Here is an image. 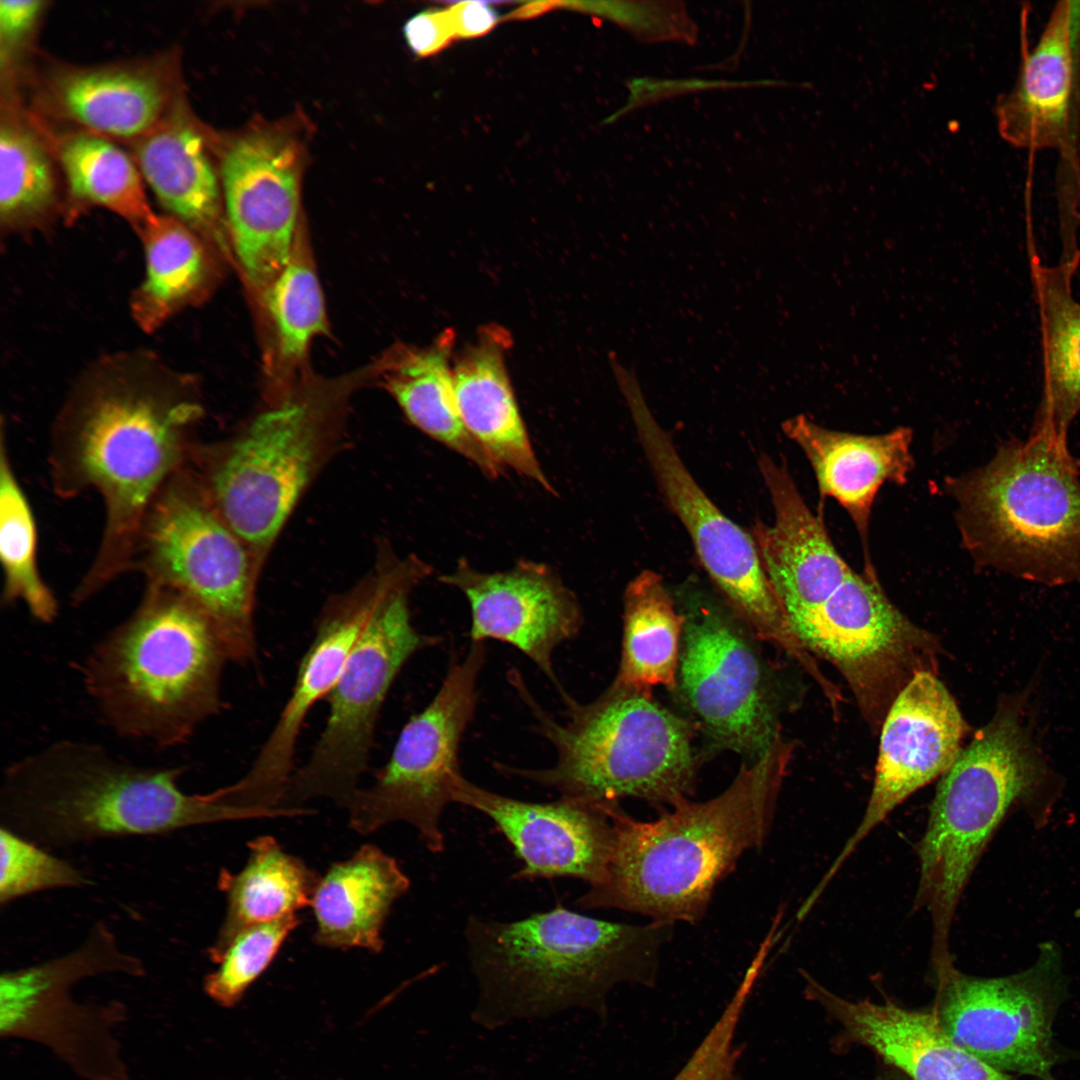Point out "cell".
Here are the masks:
<instances>
[{
    "mask_svg": "<svg viewBox=\"0 0 1080 1080\" xmlns=\"http://www.w3.org/2000/svg\"><path fill=\"white\" fill-rule=\"evenodd\" d=\"M202 414L191 379L145 353L102 360L74 386L51 431V485L62 499L94 491L105 510L99 547L73 591L74 604L131 571L146 515L184 467Z\"/></svg>",
    "mask_w": 1080,
    "mask_h": 1080,
    "instance_id": "obj_1",
    "label": "cell"
},
{
    "mask_svg": "<svg viewBox=\"0 0 1080 1080\" xmlns=\"http://www.w3.org/2000/svg\"><path fill=\"white\" fill-rule=\"evenodd\" d=\"M791 755L780 733L722 793L703 802L685 799L654 821H637L613 806L616 838L606 873L576 905L661 924L700 921L717 884L768 836Z\"/></svg>",
    "mask_w": 1080,
    "mask_h": 1080,
    "instance_id": "obj_2",
    "label": "cell"
},
{
    "mask_svg": "<svg viewBox=\"0 0 1080 1080\" xmlns=\"http://www.w3.org/2000/svg\"><path fill=\"white\" fill-rule=\"evenodd\" d=\"M673 926L614 923L560 904L512 922L471 916L464 935L479 993L473 1016L498 1027L572 1008L602 1013L616 985L655 984Z\"/></svg>",
    "mask_w": 1080,
    "mask_h": 1080,
    "instance_id": "obj_3",
    "label": "cell"
},
{
    "mask_svg": "<svg viewBox=\"0 0 1080 1080\" xmlns=\"http://www.w3.org/2000/svg\"><path fill=\"white\" fill-rule=\"evenodd\" d=\"M183 773V766H136L100 745L62 740L7 768L2 826L42 847H68L254 818L227 786L183 791Z\"/></svg>",
    "mask_w": 1080,
    "mask_h": 1080,
    "instance_id": "obj_4",
    "label": "cell"
},
{
    "mask_svg": "<svg viewBox=\"0 0 1080 1080\" xmlns=\"http://www.w3.org/2000/svg\"><path fill=\"white\" fill-rule=\"evenodd\" d=\"M228 657L206 615L181 593L146 583L134 612L83 665L85 689L121 736L184 744L222 707Z\"/></svg>",
    "mask_w": 1080,
    "mask_h": 1080,
    "instance_id": "obj_5",
    "label": "cell"
},
{
    "mask_svg": "<svg viewBox=\"0 0 1080 1080\" xmlns=\"http://www.w3.org/2000/svg\"><path fill=\"white\" fill-rule=\"evenodd\" d=\"M509 681L557 759L544 769L496 763L503 774L604 806L634 797L657 808L674 807L692 793L698 760L691 728L650 691L613 681L590 703L566 695L561 698L566 720L558 722L536 702L518 671L509 672Z\"/></svg>",
    "mask_w": 1080,
    "mask_h": 1080,
    "instance_id": "obj_6",
    "label": "cell"
},
{
    "mask_svg": "<svg viewBox=\"0 0 1080 1080\" xmlns=\"http://www.w3.org/2000/svg\"><path fill=\"white\" fill-rule=\"evenodd\" d=\"M977 568L1044 585L1080 581V474L1067 443L1032 433L985 465L945 479Z\"/></svg>",
    "mask_w": 1080,
    "mask_h": 1080,
    "instance_id": "obj_7",
    "label": "cell"
},
{
    "mask_svg": "<svg viewBox=\"0 0 1080 1080\" xmlns=\"http://www.w3.org/2000/svg\"><path fill=\"white\" fill-rule=\"evenodd\" d=\"M1021 712L1018 698L1003 700L937 785L918 849L917 893V903L931 916L934 958L951 955L956 907L994 832L1046 777Z\"/></svg>",
    "mask_w": 1080,
    "mask_h": 1080,
    "instance_id": "obj_8",
    "label": "cell"
},
{
    "mask_svg": "<svg viewBox=\"0 0 1080 1080\" xmlns=\"http://www.w3.org/2000/svg\"><path fill=\"white\" fill-rule=\"evenodd\" d=\"M336 397L287 395L236 433L192 443L184 469L263 566L299 500L341 443Z\"/></svg>",
    "mask_w": 1080,
    "mask_h": 1080,
    "instance_id": "obj_9",
    "label": "cell"
},
{
    "mask_svg": "<svg viewBox=\"0 0 1080 1080\" xmlns=\"http://www.w3.org/2000/svg\"><path fill=\"white\" fill-rule=\"evenodd\" d=\"M385 579L336 685L326 697L329 713L306 763L290 777L279 808L301 813L314 798L346 807L365 772L379 715L406 662L441 638L412 624L410 595L431 567L416 556L399 557L383 547Z\"/></svg>",
    "mask_w": 1080,
    "mask_h": 1080,
    "instance_id": "obj_10",
    "label": "cell"
},
{
    "mask_svg": "<svg viewBox=\"0 0 1080 1080\" xmlns=\"http://www.w3.org/2000/svg\"><path fill=\"white\" fill-rule=\"evenodd\" d=\"M261 568L182 468L151 505L131 570L191 600L212 624L228 660L247 663L256 656L253 617Z\"/></svg>",
    "mask_w": 1080,
    "mask_h": 1080,
    "instance_id": "obj_11",
    "label": "cell"
},
{
    "mask_svg": "<svg viewBox=\"0 0 1080 1080\" xmlns=\"http://www.w3.org/2000/svg\"><path fill=\"white\" fill-rule=\"evenodd\" d=\"M109 974L144 977L146 967L98 921L71 951L1 975V1036L46 1047L83 1080H131L116 1037L126 1007L73 997L80 981Z\"/></svg>",
    "mask_w": 1080,
    "mask_h": 1080,
    "instance_id": "obj_12",
    "label": "cell"
},
{
    "mask_svg": "<svg viewBox=\"0 0 1080 1080\" xmlns=\"http://www.w3.org/2000/svg\"><path fill=\"white\" fill-rule=\"evenodd\" d=\"M610 364L659 490L687 531L707 575L754 636L807 666L810 653L787 621L751 533L725 516L693 478L671 435L652 414L635 371L616 357Z\"/></svg>",
    "mask_w": 1080,
    "mask_h": 1080,
    "instance_id": "obj_13",
    "label": "cell"
},
{
    "mask_svg": "<svg viewBox=\"0 0 1080 1080\" xmlns=\"http://www.w3.org/2000/svg\"><path fill=\"white\" fill-rule=\"evenodd\" d=\"M485 659L484 643L472 642L466 656L450 664L434 698L402 728L373 783L346 805L354 831L367 835L402 821L418 830L430 851L444 849L441 816L461 775L459 748L476 711Z\"/></svg>",
    "mask_w": 1080,
    "mask_h": 1080,
    "instance_id": "obj_14",
    "label": "cell"
},
{
    "mask_svg": "<svg viewBox=\"0 0 1080 1080\" xmlns=\"http://www.w3.org/2000/svg\"><path fill=\"white\" fill-rule=\"evenodd\" d=\"M675 601L683 616L677 683L713 745L760 758L781 733L765 665L746 626L693 580ZM748 629V628H747Z\"/></svg>",
    "mask_w": 1080,
    "mask_h": 1080,
    "instance_id": "obj_15",
    "label": "cell"
},
{
    "mask_svg": "<svg viewBox=\"0 0 1080 1080\" xmlns=\"http://www.w3.org/2000/svg\"><path fill=\"white\" fill-rule=\"evenodd\" d=\"M935 975L931 1012L958 1046L1002 1072L1056 1080L1052 1027L1067 992L1056 944H1041L1034 964L1012 975L975 977L953 964Z\"/></svg>",
    "mask_w": 1080,
    "mask_h": 1080,
    "instance_id": "obj_16",
    "label": "cell"
},
{
    "mask_svg": "<svg viewBox=\"0 0 1080 1080\" xmlns=\"http://www.w3.org/2000/svg\"><path fill=\"white\" fill-rule=\"evenodd\" d=\"M792 631L840 672L873 732L908 683L919 673H936L939 662L936 638L890 601L877 577L853 570Z\"/></svg>",
    "mask_w": 1080,
    "mask_h": 1080,
    "instance_id": "obj_17",
    "label": "cell"
},
{
    "mask_svg": "<svg viewBox=\"0 0 1080 1080\" xmlns=\"http://www.w3.org/2000/svg\"><path fill=\"white\" fill-rule=\"evenodd\" d=\"M220 172L232 250L248 283L261 292L297 240L298 146L279 132L253 131L226 149Z\"/></svg>",
    "mask_w": 1080,
    "mask_h": 1080,
    "instance_id": "obj_18",
    "label": "cell"
},
{
    "mask_svg": "<svg viewBox=\"0 0 1080 1080\" xmlns=\"http://www.w3.org/2000/svg\"><path fill=\"white\" fill-rule=\"evenodd\" d=\"M967 724L936 673L917 674L890 706L863 817L816 886L822 893L860 842L899 804L942 776L963 749Z\"/></svg>",
    "mask_w": 1080,
    "mask_h": 1080,
    "instance_id": "obj_19",
    "label": "cell"
},
{
    "mask_svg": "<svg viewBox=\"0 0 1080 1080\" xmlns=\"http://www.w3.org/2000/svg\"><path fill=\"white\" fill-rule=\"evenodd\" d=\"M385 565L374 568L349 590L328 600L305 652L291 694L247 773L235 782L250 808L276 811L288 781L302 726L313 706L336 685L350 652L381 593Z\"/></svg>",
    "mask_w": 1080,
    "mask_h": 1080,
    "instance_id": "obj_20",
    "label": "cell"
},
{
    "mask_svg": "<svg viewBox=\"0 0 1080 1080\" xmlns=\"http://www.w3.org/2000/svg\"><path fill=\"white\" fill-rule=\"evenodd\" d=\"M440 581L462 592L471 610L472 642L497 640L530 658L566 695L553 667L554 651L583 624L575 594L544 563L520 560L505 571L483 572L465 559Z\"/></svg>",
    "mask_w": 1080,
    "mask_h": 1080,
    "instance_id": "obj_21",
    "label": "cell"
},
{
    "mask_svg": "<svg viewBox=\"0 0 1080 1080\" xmlns=\"http://www.w3.org/2000/svg\"><path fill=\"white\" fill-rule=\"evenodd\" d=\"M452 800L483 813L504 834L523 862L514 878L573 877L589 887L604 878L616 838L615 805L567 797L527 802L479 787L462 774Z\"/></svg>",
    "mask_w": 1080,
    "mask_h": 1080,
    "instance_id": "obj_22",
    "label": "cell"
},
{
    "mask_svg": "<svg viewBox=\"0 0 1080 1080\" xmlns=\"http://www.w3.org/2000/svg\"><path fill=\"white\" fill-rule=\"evenodd\" d=\"M774 519L751 535L780 606L792 627L820 607L852 570L836 550L822 512L814 514L783 459L758 460Z\"/></svg>",
    "mask_w": 1080,
    "mask_h": 1080,
    "instance_id": "obj_23",
    "label": "cell"
},
{
    "mask_svg": "<svg viewBox=\"0 0 1080 1080\" xmlns=\"http://www.w3.org/2000/svg\"><path fill=\"white\" fill-rule=\"evenodd\" d=\"M1079 69L1080 1H1060L999 104L1003 137L1017 148L1066 146L1075 128Z\"/></svg>",
    "mask_w": 1080,
    "mask_h": 1080,
    "instance_id": "obj_24",
    "label": "cell"
},
{
    "mask_svg": "<svg viewBox=\"0 0 1080 1080\" xmlns=\"http://www.w3.org/2000/svg\"><path fill=\"white\" fill-rule=\"evenodd\" d=\"M782 430L802 450L814 471L819 512H823L827 498L846 510L863 545V573L877 577L868 541L871 511L885 483L907 482L914 466L912 430L898 427L880 435H860L824 428L804 415L787 419Z\"/></svg>",
    "mask_w": 1080,
    "mask_h": 1080,
    "instance_id": "obj_25",
    "label": "cell"
},
{
    "mask_svg": "<svg viewBox=\"0 0 1080 1080\" xmlns=\"http://www.w3.org/2000/svg\"><path fill=\"white\" fill-rule=\"evenodd\" d=\"M808 997L860 1043L912 1080H1016L958 1046L932 1012L890 1001H849L805 976Z\"/></svg>",
    "mask_w": 1080,
    "mask_h": 1080,
    "instance_id": "obj_26",
    "label": "cell"
},
{
    "mask_svg": "<svg viewBox=\"0 0 1080 1080\" xmlns=\"http://www.w3.org/2000/svg\"><path fill=\"white\" fill-rule=\"evenodd\" d=\"M510 334L481 328L452 364L462 421L472 437L504 472L512 469L550 493L555 490L540 466L521 416L506 368Z\"/></svg>",
    "mask_w": 1080,
    "mask_h": 1080,
    "instance_id": "obj_27",
    "label": "cell"
},
{
    "mask_svg": "<svg viewBox=\"0 0 1080 1080\" xmlns=\"http://www.w3.org/2000/svg\"><path fill=\"white\" fill-rule=\"evenodd\" d=\"M409 886L395 858L376 845L361 846L320 876L310 905L316 921L313 941L328 948L381 952L386 918Z\"/></svg>",
    "mask_w": 1080,
    "mask_h": 1080,
    "instance_id": "obj_28",
    "label": "cell"
},
{
    "mask_svg": "<svg viewBox=\"0 0 1080 1080\" xmlns=\"http://www.w3.org/2000/svg\"><path fill=\"white\" fill-rule=\"evenodd\" d=\"M48 90L57 113L88 132L137 140L168 116L171 100L158 73L128 66L65 68Z\"/></svg>",
    "mask_w": 1080,
    "mask_h": 1080,
    "instance_id": "obj_29",
    "label": "cell"
},
{
    "mask_svg": "<svg viewBox=\"0 0 1080 1080\" xmlns=\"http://www.w3.org/2000/svg\"><path fill=\"white\" fill-rule=\"evenodd\" d=\"M135 155L144 181L170 215L227 251L219 180L200 132L169 115L137 140Z\"/></svg>",
    "mask_w": 1080,
    "mask_h": 1080,
    "instance_id": "obj_30",
    "label": "cell"
},
{
    "mask_svg": "<svg viewBox=\"0 0 1080 1080\" xmlns=\"http://www.w3.org/2000/svg\"><path fill=\"white\" fill-rule=\"evenodd\" d=\"M1078 266H1045L1037 257L1031 263L1043 354V391L1032 432L1063 443L1080 412V301L1072 290Z\"/></svg>",
    "mask_w": 1080,
    "mask_h": 1080,
    "instance_id": "obj_31",
    "label": "cell"
},
{
    "mask_svg": "<svg viewBox=\"0 0 1080 1080\" xmlns=\"http://www.w3.org/2000/svg\"><path fill=\"white\" fill-rule=\"evenodd\" d=\"M249 855L237 873L223 868L217 885L226 910L207 954L217 964L242 930L274 921L310 906L320 876L300 858L286 852L269 835L248 842Z\"/></svg>",
    "mask_w": 1080,
    "mask_h": 1080,
    "instance_id": "obj_32",
    "label": "cell"
},
{
    "mask_svg": "<svg viewBox=\"0 0 1080 1080\" xmlns=\"http://www.w3.org/2000/svg\"><path fill=\"white\" fill-rule=\"evenodd\" d=\"M454 342L449 329L426 348L401 351L387 369L384 386L410 423L495 479L504 471L472 437L459 413L453 385Z\"/></svg>",
    "mask_w": 1080,
    "mask_h": 1080,
    "instance_id": "obj_33",
    "label": "cell"
},
{
    "mask_svg": "<svg viewBox=\"0 0 1080 1080\" xmlns=\"http://www.w3.org/2000/svg\"><path fill=\"white\" fill-rule=\"evenodd\" d=\"M136 232L146 272L132 297L131 312L140 328L153 332L202 298L211 262L205 240L171 215L153 213Z\"/></svg>",
    "mask_w": 1080,
    "mask_h": 1080,
    "instance_id": "obj_34",
    "label": "cell"
},
{
    "mask_svg": "<svg viewBox=\"0 0 1080 1080\" xmlns=\"http://www.w3.org/2000/svg\"><path fill=\"white\" fill-rule=\"evenodd\" d=\"M682 632L683 616L663 578L643 570L624 592L622 653L614 681L641 691L676 688Z\"/></svg>",
    "mask_w": 1080,
    "mask_h": 1080,
    "instance_id": "obj_35",
    "label": "cell"
},
{
    "mask_svg": "<svg viewBox=\"0 0 1080 1080\" xmlns=\"http://www.w3.org/2000/svg\"><path fill=\"white\" fill-rule=\"evenodd\" d=\"M57 154L76 200L112 211L136 231L154 213L136 161L106 137L88 131L67 135Z\"/></svg>",
    "mask_w": 1080,
    "mask_h": 1080,
    "instance_id": "obj_36",
    "label": "cell"
},
{
    "mask_svg": "<svg viewBox=\"0 0 1080 1080\" xmlns=\"http://www.w3.org/2000/svg\"><path fill=\"white\" fill-rule=\"evenodd\" d=\"M0 432L1 600L21 602L36 620L51 623L58 616V601L39 570L36 521L14 472L3 423Z\"/></svg>",
    "mask_w": 1080,
    "mask_h": 1080,
    "instance_id": "obj_37",
    "label": "cell"
},
{
    "mask_svg": "<svg viewBox=\"0 0 1080 1080\" xmlns=\"http://www.w3.org/2000/svg\"><path fill=\"white\" fill-rule=\"evenodd\" d=\"M56 187L52 162L40 140L10 113L2 115L1 224L16 229L42 219L55 204Z\"/></svg>",
    "mask_w": 1080,
    "mask_h": 1080,
    "instance_id": "obj_38",
    "label": "cell"
},
{
    "mask_svg": "<svg viewBox=\"0 0 1080 1080\" xmlns=\"http://www.w3.org/2000/svg\"><path fill=\"white\" fill-rule=\"evenodd\" d=\"M297 240L287 264L260 292L274 328L280 357L291 363L304 357L314 337L328 331L316 271Z\"/></svg>",
    "mask_w": 1080,
    "mask_h": 1080,
    "instance_id": "obj_39",
    "label": "cell"
},
{
    "mask_svg": "<svg viewBox=\"0 0 1080 1080\" xmlns=\"http://www.w3.org/2000/svg\"><path fill=\"white\" fill-rule=\"evenodd\" d=\"M300 923L297 914H293L238 933L222 954L218 967L204 978L207 996L222 1007H234Z\"/></svg>",
    "mask_w": 1080,
    "mask_h": 1080,
    "instance_id": "obj_40",
    "label": "cell"
},
{
    "mask_svg": "<svg viewBox=\"0 0 1080 1080\" xmlns=\"http://www.w3.org/2000/svg\"><path fill=\"white\" fill-rule=\"evenodd\" d=\"M0 904L37 892L82 888L91 881L70 862L1 826Z\"/></svg>",
    "mask_w": 1080,
    "mask_h": 1080,
    "instance_id": "obj_41",
    "label": "cell"
},
{
    "mask_svg": "<svg viewBox=\"0 0 1080 1080\" xmlns=\"http://www.w3.org/2000/svg\"><path fill=\"white\" fill-rule=\"evenodd\" d=\"M758 974L748 970L713 1027L673 1080H738L736 1030Z\"/></svg>",
    "mask_w": 1080,
    "mask_h": 1080,
    "instance_id": "obj_42",
    "label": "cell"
},
{
    "mask_svg": "<svg viewBox=\"0 0 1080 1080\" xmlns=\"http://www.w3.org/2000/svg\"><path fill=\"white\" fill-rule=\"evenodd\" d=\"M587 8L614 21L640 41L691 44L697 37L696 25L681 2L616 1L591 3Z\"/></svg>",
    "mask_w": 1080,
    "mask_h": 1080,
    "instance_id": "obj_43",
    "label": "cell"
},
{
    "mask_svg": "<svg viewBox=\"0 0 1080 1080\" xmlns=\"http://www.w3.org/2000/svg\"><path fill=\"white\" fill-rule=\"evenodd\" d=\"M758 85L760 82H727L717 80H705L698 78L689 79H655V78H633L628 83L629 98L626 105L617 113V116L623 115L630 110H634L643 105L660 101L671 96L678 94L689 93L693 91L706 90V89H718V88H734L736 86H751Z\"/></svg>",
    "mask_w": 1080,
    "mask_h": 1080,
    "instance_id": "obj_44",
    "label": "cell"
},
{
    "mask_svg": "<svg viewBox=\"0 0 1080 1080\" xmlns=\"http://www.w3.org/2000/svg\"><path fill=\"white\" fill-rule=\"evenodd\" d=\"M403 34L410 50L417 56L440 51L456 37L448 10L427 9L410 17Z\"/></svg>",
    "mask_w": 1080,
    "mask_h": 1080,
    "instance_id": "obj_45",
    "label": "cell"
},
{
    "mask_svg": "<svg viewBox=\"0 0 1080 1080\" xmlns=\"http://www.w3.org/2000/svg\"><path fill=\"white\" fill-rule=\"evenodd\" d=\"M45 5V1L39 0L0 1L1 63L3 66L14 57L16 49L32 33Z\"/></svg>",
    "mask_w": 1080,
    "mask_h": 1080,
    "instance_id": "obj_46",
    "label": "cell"
},
{
    "mask_svg": "<svg viewBox=\"0 0 1080 1080\" xmlns=\"http://www.w3.org/2000/svg\"><path fill=\"white\" fill-rule=\"evenodd\" d=\"M448 10L456 37L471 38L489 32L497 23L498 14L487 2L465 1Z\"/></svg>",
    "mask_w": 1080,
    "mask_h": 1080,
    "instance_id": "obj_47",
    "label": "cell"
}]
</instances>
